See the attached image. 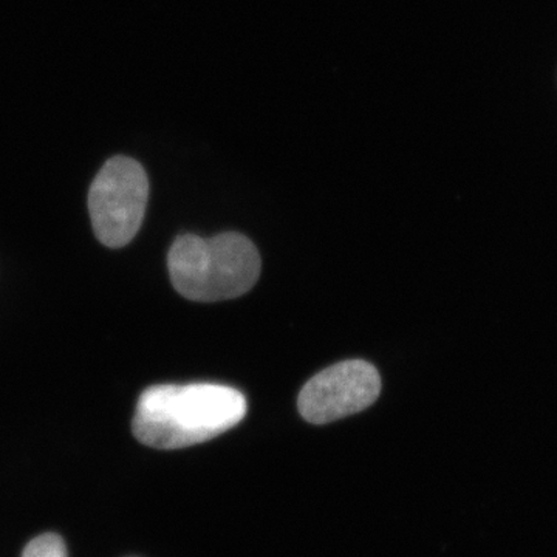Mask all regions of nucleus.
Listing matches in <instances>:
<instances>
[{"label": "nucleus", "mask_w": 557, "mask_h": 557, "mask_svg": "<svg viewBox=\"0 0 557 557\" xmlns=\"http://www.w3.org/2000/svg\"><path fill=\"white\" fill-rule=\"evenodd\" d=\"M247 410L244 394L223 384H159L139 397L132 431L149 448H189L237 426Z\"/></svg>", "instance_id": "nucleus-1"}, {"label": "nucleus", "mask_w": 557, "mask_h": 557, "mask_svg": "<svg viewBox=\"0 0 557 557\" xmlns=\"http://www.w3.org/2000/svg\"><path fill=\"white\" fill-rule=\"evenodd\" d=\"M260 256L248 237L237 233L180 236L168 255L172 285L183 298L219 302L239 298L260 276Z\"/></svg>", "instance_id": "nucleus-2"}, {"label": "nucleus", "mask_w": 557, "mask_h": 557, "mask_svg": "<svg viewBox=\"0 0 557 557\" xmlns=\"http://www.w3.org/2000/svg\"><path fill=\"white\" fill-rule=\"evenodd\" d=\"M149 180L145 168L129 157H113L98 172L89 193L95 236L109 248L129 244L145 220Z\"/></svg>", "instance_id": "nucleus-3"}, {"label": "nucleus", "mask_w": 557, "mask_h": 557, "mask_svg": "<svg viewBox=\"0 0 557 557\" xmlns=\"http://www.w3.org/2000/svg\"><path fill=\"white\" fill-rule=\"evenodd\" d=\"M380 392L379 370L362 359H351L322 370L304 386L299 412L310 423H332L368 409Z\"/></svg>", "instance_id": "nucleus-4"}, {"label": "nucleus", "mask_w": 557, "mask_h": 557, "mask_svg": "<svg viewBox=\"0 0 557 557\" xmlns=\"http://www.w3.org/2000/svg\"><path fill=\"white\" fill-rule=\"evenodd\" d=\"M22 557H67V548L58 534L46 533L33 539Z\"/></svg>", "instance_id": "nucleus-5"}]
</instances>
